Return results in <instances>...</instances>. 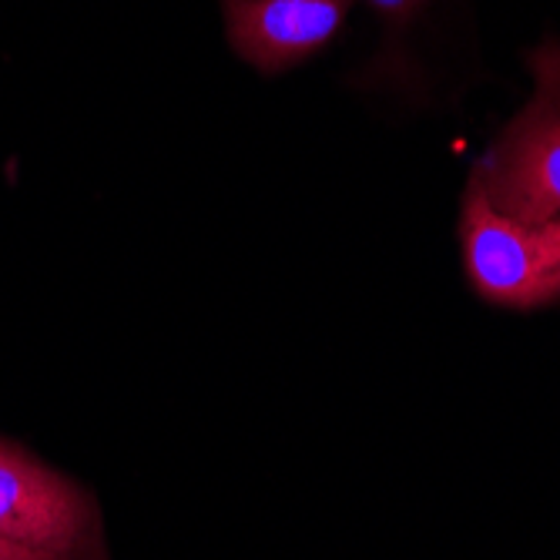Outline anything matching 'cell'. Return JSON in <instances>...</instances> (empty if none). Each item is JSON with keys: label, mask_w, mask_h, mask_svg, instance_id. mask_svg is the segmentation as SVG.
I'll return each instance as SVG.
<instances>
[{"label": "cell", "mask_w": 560, "mask_h": 560, "mask_svg": "<svg viewBox=\"0 0 560 560\" xmlns=\"http://www.w3.org/2000/svg\"><path fill=\"white\" fill-rule=\"evenodd\" d=\"M534 94L474 165L493 209L527 225L560 219V37L527 50Z\"/></svg>", "instance_id": "6da1fadb"}, {"label": "cell", "mask_w": 560, "mask_h": 560, "mask_svg": "<svg viewBox=\"0 0 560 560\" xmlns=\"http://www.w3.org/2000/svg\"><path fill=\"white\" fill-rule=\"evenodd\" d=\"M456 235L467 282L483 302L517 313L560 302V219L537 225L506 219L470 178Z\"/></svg>", "instance_id": "7a4b0ae2"}, {"label": "cell", "mask_w": 560, "mask_h": 560, "mask_svg": "<svg viewBox=\"0 0 560 560\" xmlns=\"http://www.w3.org/2000/svg\"><path fill=\"white\" fill-rule=\"evenodd\" d=\"M0 534L37 547L105 544L94 497L68 474L0 436Z\"/></svg>", "instance_id": "3957f363"}, {"label": "cell", "mask_w": 560, "mask_h": 560, "mask_svg": "<svg viewBox=\"0 0 560 560\" xmlns=\"http://www.w3.org/2000/svg\"><path fill=\"white\" fill-rule=\"evenodd\" d=\"M232 55L259 78H279L329 50L355 0H219Z\"/></svg>", "instance_id": "277c9868"}, {"label": "cell", "mask_w": 560, "mask_h": 560, "mask_svg": "<svg viewBox=\"0 0 560 560\" xmlns=\"http://www.w3.org/2000/svg\"><path fill=\"white\" fill-rule=\"evenodd\" d=\"M383 27V44L376 58L352 74L355 88H396V91H417L420 88V61H417V40L430 24L433 0H366Z\"/></svg>", "instance_id": "5b68a950"}, {"label": "cell", "mask_w": 560, "mask_h": 560, "mask_svg": "<svg viewBox=\"0 0 560 560\" xmlns=\"http://www.w3.org/2000/svg\"><path fill=\"white\" fill-rule=\"evenodd\" d=\"M0 560H108V553H105V544L58 550V547H37V544H24V540L0 534Z\"/></svg>", "instance_id": "8992f818"}]
</instances>
